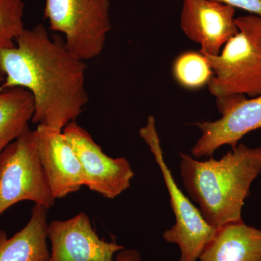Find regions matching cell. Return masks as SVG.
<instances>
[{
	"instance_id": "cell-19",
	"label": "cell",
	"mask_w": 261,
	"mask_h": 261,
	"mask_svg": "<svg viewBox=\"0 0 261 261\" xmlns=\"http://www.w3.org/2000/svg\"><path fill=\"white\" fill-rule=\"evenodd\" d=\"M4 78V75H3V72L0 70V83H3Z\"/></svg>"
},
{
	"instance_id": "cell-7",
	"label": "cell",
	"mask_w": 261,
	"mask_h": 261,
	"mask_svg": "<svg viewBox=\"0 0 261 261\" xmlns=\"http://www.w3.org/2000/svg\"><path fill=\"white\" fill-rule=\"evenodd\" d=\"M219 119L194 123L201 136L192 148V157H213L224 145L236 147L239 141L252 130L261 128V95L247 99L245 95L216 98Z\"/></svg>"
},
{
	"instance_id": "cell-12",
	"label": "cell",
	"mask_w": 261,
	"mask_h": 261,
	"mask_svg": "<svg viewBox=\"0 0 261 261\" xmlns=\"http://www.w3.org/2000/svg\"><path fill=\"white\" fill-rule=\"evenodd\" d=\"M200 261H261V229L241 221L216 228Z\"/></svg>"
},
{
	"instance_id": "cell-9",
	"label": "cell",
	"mask_w": 261,
	"mask_h": 261,
	"mask_svg": "<svg viewBox=\"0 0 261 261\" xmlns=\"http://www.w3.org/2000/svg\"><path fill=\"white\" fill-rule=\"evenodd\" d=\"M48 240L51 248L49 261H115V255L124 249L99 238L84 213L51 222L48 225Z\"/></svg>"
},
{
	"instance_id": "cell-3",
	"label": "cell",
	"mask_w": 261,
	"mask_h": 261,
	"mask_svg": "<svg viewBox=\"0 0 261 261\" xmlns=\"http://www.w3.org/2000/svg\"><path fill=\"white\" fill-rule=\"evenodd\" d=\"M238 32L217 56L203 55L214 75L207 84L216 98L261 95V17L235 18Z\"/></svg>"
},
{
	"instance_id": "cell-1",
	"label": "cell",
	"mask_w": 261,
	"mask_h": 261,
	"mask_svg": "<svg viewBox=\"0 0 261 261\" xmlns=\"http://www.w3.org/2000/svg\"><path fill=\"white\" fill-rule=\"evenodd\" d=\"M0 70L5 77L0 91L19 87L32 94V121L37 126L63 130L89 102L84 61L42 24L24 29L13 47L0 50Z\"/></svg>"
},
{
	"instance_id": "cell-15",
	"label": "cell",
	"mask_w": 261,
	"mask_h": 261,
	"mask_svg": "<svg viewBox=\"0 0 261 261\" xmlns=\"http://www.w3.org/2000/svg\"><path fill=\"white\" fill-rule=\"evenodd\" d=\"M173 73L176 82L189 89H200L207 85L214 75L206 57L195 51L180 55L173 63Z\"/></svg>"
},
{
	"instance_id": "cell-6",
	"label": "cell",
	"mask_w": 261,
	"mask_h": 261,
	"mask_svg": "<svg viewBox=\"0 0 261 261\" xmlns=\"http://www.w3.org/2000/svg\"><path fill=\"white\" fill-rule=\"evenodd\" d=\"M140 135L148 145L162 173L175 216L176 222L163 232V240L178 245L179 261H197L214 237L216 228L206 222L198 207L181 191L173 177L165 161L153 116L148 117L145 126L140 130Z\"/></svg>"
},
{
	"instance_id": "cell-5",
	"label": "cell",
	"mask_w": 261,
	"mask_h": 261,
	"mask_svg": "<svg viewBox=\"0 0 261 261\" xmlns=\"http://www.w3.org/2000/svg\"><path fill=\"white\" fill-rule=\"evenodd\" d=\"M29 127L0 154V216L15 204L34 202L49 210L56 202Z\"/></svg>"
},
{
	"instance_id": "cell-11",
	"label": "cell",
	"mask_w": 261,
	"mask_h": 261,
	"mask_svg": "<svg viewBox=\"0 0 261 261\" xmlns=\"http://www.w3.org/2000/svg\"><path fill=\"white\" fill-rule=\"evenodd\" d=\"M34 132L39 159L55 198H63L85 186L82 165L63 130L37 126Z\"/></svg>"
},
{
	"instance_id": "cell-17",
	"label": "cell",
	"mask_w": 261,
	"mask_h": 261,
	"mask_svg": "<svg viewBox=\"0 0 261 261\" xmlns=\"http://www.w3.org/2000/svg\"><path fill=\"white\" fill-rule=\"evenodd\" d=\"M261 17V0H214Z\"/></svg>"
},
{
	"instance_id": "cell-2",
	"label": "cell",
	"mask_w": 261,
	"mask_h": 261,
	"mask_svg": "<svg viewBox=\"0 0 261 261\" xmlns=\"http://www.w3.org/2000/svg\"><path fill=\"white\" fill-rule=\"evenodd\" d=\"M180 173L190 198L214 228L241 221L252 184L261 173V147L238 144L220 160L180 153Z\"/></svg>"
},
{
	"instance_id": "cell-18",
	"label": "cell",
	"mask_w": 261,
	"mask_h": 261,
	"mask_svg": "<svg viewBox=\"0 0 261 261\" xmlns=\"http://www.w3.org/2000/svg\"><path fill=\"white\" fill-rule=\"evenodd\" d=\"M115 261H142V257L137 250L124 248L116 254Z\"/></svg>"
},
{
	"instance_id": "cell-4",
	"label": "cell",
	"mask_w": 261,
	"mask_h": 261,
	"mask_svg": "<svg viewBox=\"0 0 261 261\" xmlns=\"http://www.w3.org/2000/svg\"><path fill=\"white\" fill-rule=\"evenodd\" d=\"M111 0H44L49 29L82 61L100 56L112 29Z\"/></svg>"
},
{
	"instance_id": "cell-13",
	"label": "cell",
	"mask_w": 261,
	"mask_h": 261,
	"mask_svg": "<svg viewBox=\"0 0 261 261\" xmlns=\"http://www.w3.org/2000/svg\"><path fill=\"white\" fill-rule=\"evenodd\" d=\"M47 209L35 204L28 224L8 239L0 231V261H49Z\"/></svg>"
},
{
	"instance_id": "cell-14",
	"label": "cell",
	"mask_w": 261,
	"mask_h": 261,
	"mask_svg": "<svg viewBox=\"0 0 261 261\" xmlns=\"http://www.w3.org/2000/svg\"><path fill=\"white\" fill-rule=\"evenodd\" d=\"M34 112V99L27 89L0 91V154L29 127Z\"/></svg>"
},
{
	"instance_id": "cell-16",
	"label": "cell",
	"mask_w": 261,
	"mask_h": 261,
	"mask_svg": "<svg viewBox=\"0 0 261 261\" xmlns=\"http://www.w3.org/2000/svg\"><path fill=\"white\" fill-rule=\"evenodd\" d=\"M23 0H0V50L13 47L25 29Z\"/></svg>"
},
{
	"instance_id": "cell-10",
	"label": "cell",
	"mask_w": 261,
	"mask_h": 261,
	"mask_svg": "<svg viewBox=\"0 0 261 261\" xmlns=\"http://www.w3.org/2000/svg\"><path fill=\"white\" fill-rule=\"evenodd\" d=\"M235 8L214 0H183L180 25L185 36L200 44L202 55L217 56L238 32Z\"/></svg>"
},
{
	"instance_id": "cell-8",
	"label": "cell",
	"mask_w": 261,
	"mask_h": 261,
	"mask_svg": "<svg viewBox=\"0 0 261 261\" xmlns=\"http://www.w3.org/2000/svg\"><path fill=\"white\" fill-rule=\"evenodd\" d=\"M63 133L71 144L83 169L85 186L108 199H114L130 187L135 172L125 158L110 157L90 134L76 122Z\"/></svg>"
}]
</instances>
